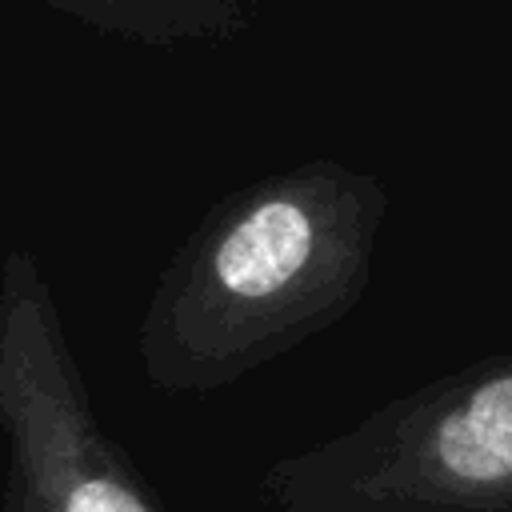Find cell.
I'll return each mask as SVG.
<instances>
[{
  "instance_id": "obj_1",
  "label": "cell",
  "mask_w": 512,
  "mask_h": 512,
  "mask_svg": "<svg viewBox=\"0 0 512 512\" xmlns=\"http://www.w3.org/2000/svg\"><path fill=\"white\" fill-rule=\"evenodd\" d=\"M384 212V180L328 156L228 192L156 276L140 376L216 392L344 320L368 292Z\"/></svg>"
},
{
  "instance_id": "obj_2",
  "label": "cell",
  "mask_w": 512,
  "mask_h": 512,
  "mask_svg": "<svg viewBox=\"0 0 512 512\" xmlns=\"http://www.w3.org/2000/svg\"><path fill=\"white\" fill-rule=\"evenodd\" d=\"M272 512H512V348L272 460Z\"/></svg>"
},
{
  "instance_id": "obj_3",
  "label": "cell",
  "mask_w": 512,
  "mask_h": 512,
  "mask_svg": "<svg viewBox=\"0 0 512 512\" xmlns=\"http://www.w3.org/2000/svg\"><path fill=\"white\" fill-rule=\"evenodd\" d=\"M0 512H164L96 420L60 308L36 260L0 264Z\"/></svg>"
},
{
  "instance_id": "obj_4",
  "label": "cell",
  "mask_w": 512,
  "mask_h": 512,
  "mask_svg": "<svg viewBox=\"0 0 512 512\" xmlns=\"http://www.w3.org/2000/svg\"><path fill=\"white\" fill-rule=\"evenodd\" d=\"M52 12L72 16V20H88L96 28H112L116 36H140V40H204V36H228L244 24L248 8L240 4H196V0H180V4H64L56 0Z\"/></svg>"
}]
</instances>
